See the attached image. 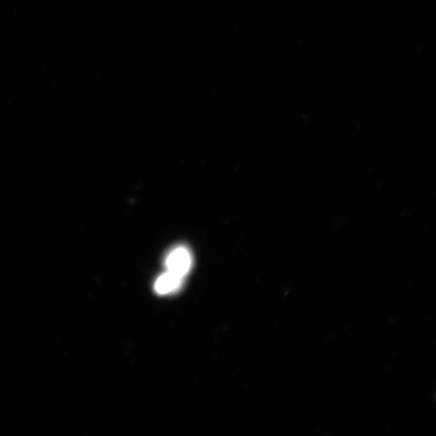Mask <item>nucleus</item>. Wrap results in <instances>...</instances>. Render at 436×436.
<instances>
[{"label": "nucleus", "instance_id": "f257e3e1", "mask_svg": "<svg viewBox=\"0 0 436 436\" xmlns=\"http://www.w3.org/2000/svg\"><path fill=\"white\" fill-rule=\"evenodd\" d=\"M193 259L191 253L187 248L179 247L170 252L165 261L168 271L184 278L192 268Z\"/></svg>", "mask_w": 436, "mask_h": 436}, {"label": "nucleus", "instance_id": "f03ea898", "mask_svg": "<svg viewBox=\"0 0 436 436\" xmlns=\"http://www.w3.org/2000/svg\"><path fill=\"white\" fill-rule=\"evenodd\" d=\"M184 278L179 275L167 273L160 275L154 283V290L159 295H167L177 292L182 287Z\"/></svg>", "mask_w": 436, "mask_h": 436}]
</instances>
